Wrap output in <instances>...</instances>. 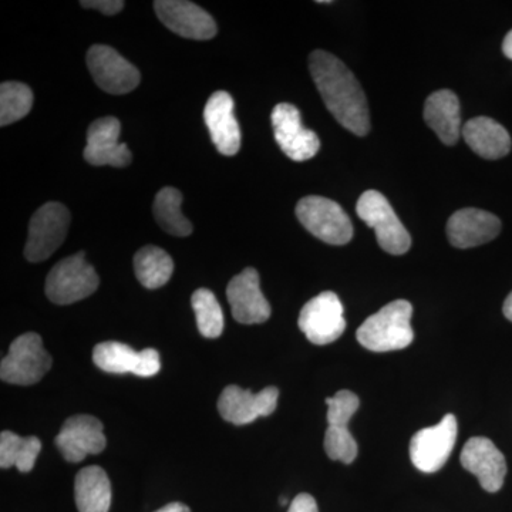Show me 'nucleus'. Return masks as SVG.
I'll return each instance as SVG.
<instances>
[{
	"instance_id": "obj_4",
	"label": "nucleus",
	"mask_w": 512,
	"mask_h": 512,
	"mask_svg": "<svg viewBox=\"0 0 512 512\" xmlns=\"http://www.w3.org/2000/svg\"><path fill=\"white\" fill-rule=\"evenodd\" d=\"M357 215L376 231L379 247L387 254L403 255L412 247V238L392 205L379 191L363 192L356 205Z\"/></svg>"
},
{
	"instance_id": "obj_15",
	"label": "nucleus",
	"mask_w": 512,
	"mask_h": 512,
	"mask_svg": "<svg viewBox=\"0 0 512 512\" xmlns=\"http://www.w3.org/2000/svg\"><path fill=\"white\" fill-rule=\"evenodd\" d=\"M93 362L103 372L114 375L133 373L140 377H153L161 369L160 353L156 349L136 352L120 342L99 343L93 350Z\"/></svg>"
},
{
	"instance_id": "obj_2",
	"label": "nucleus",
	"mask_w": 512,
	"mask_h": 512,
	"mask_svg": "<svg viewBox=\"0 0 512 512\" xmlns=\"http://www.w3.org/2000/svg\"><path fill=\"white\" fill-rule=\"evenodd\" d=\"M412 303L393 301L367 318L357 329V342L372 352H393L412 345Z\"/></svg>"
},
{
	"instance_id": "obj_1",
	"label": "nucleus",
	"mask_w": 512,
	"mask_h": 512,
	"mask_svg": "<svg viewBox=\"0 0 512 512\" xmlns=\"http://www.w3.org/2000/svg\"><path fill=\"white\" fill-rule=\"evenodd\" d=\"M309 70L323 103L340 126L366 136L370 131L366 94L345 63L325 50H315L309 56Z\"/></svg>"
},
{
	"instance_id": "obj_17",
	"label": "nucleus",
	"mask_w": 512,
	"mask_h": 512,
	"mask_svg": "<svg viewBox=\"0 0 512 512\" xmlns=\"http://www.w3.org/2000/svg\"><path fill=\"white\" fill-rule=\"evenodd\" d=\"M121 123L116 117H103L93 121L87 131L84 160L94 167L124 168L133 160L126 144L119 143Z\"/></svg>"
},
{
	"instance_id": "obj_14",
	"label": "nucleus",
	"mask_w": 512,
	"mask_h": 512,
	"mask_svg": "<svg viewBox=\"0 0 512 512\" xmlns=\"http://www.w3.org/2000/svg\"><path fill=\"white\" fill-rule=\"evenodd\" d=\"M279 390L265 387L259 393L241 389L239 386L225 387L218 400L222 419L235 426H245L258 417L271 416L278 406Z\"/></svg>"
},
{
	"instance_id": "obj_20",
	"label": "nucleus",
	"mask_w": 512,
	"mask_h": 512,
	"mask_svg": "<svg viewBox=\"0 0 512 512\" xmlns=\"http://www.w3.org/2000/svg\"><path fill=\"white\" fill-rule=\"evenodd\" d=\"M501 221L491 212L464 208L451 215L447 222V237L453 247H480L498 237Z\"/></svg>"
},
{
	"instance_id": "obj_23",
	"label": "nucleus",
	"mask_w": 512,
	"mask_h": 512,
	"mask_svg": "<svg viewBox=\"0 0 512 512\" xmlns=\"http://www.w3.org/2000/svg\"><path fill=\"white\" fill-rule=\"evenodd\" d=\"M463 137L468 147L485 160H498L511 151L510 134L490 117L467 121L463 127Z\"/></svg>"
},
{
	"instance_id": "obj_8",
	"label": "nucleus",
	"mask_w": 512,
	"mask_h": 512,
	"mask_svg": "<svg viewBox=\"0 0 512 512\" xmlns=\"http://www.w3.org/2000/svg\"><path fill=\"white\" fill-rule=\"evenodd\" d=\"M345 309L339 296L322 292L303 306L299 329L313 345L325 346L336 342L346 330Z\"/></svg>"
},
{
	"instance_id": "obj_5",
	"label": "nucleus",
	"mask_w": 512,
	"mask_h": 512,
	"mask_svg": "<svg viewBox=\"0 0 512 512\" xmlns=\"http://www.w3.org/2000/svg\"><path fill=\"white\" fill-rule=\"evenodd\" d=\"M296 217L303 227L329 245H346L353 237L352 221L338 202L329 198H302L296 205Z\"/></svg>"
},
{
	"instance_id": "obj_29",
	"label": "nucleus",
	"mask_w": 512,
	"mask_h": 512,
	"mask_svg": "<svg viewBox=\"0 0 512 512\" xmlns=\"http://www.w3.org/2000/svg\"><path fill=\"white\" fill-rule=\"evenodd\" d=\"M33 93L26 84L6 82L0 86V126L6 127L28 116Z\"/></svg>"
},
{
	"instance_id": "obj_30",
	"label": "nucleus",
	"mask_w": 512,
	"mask_h": 512,
	"mask_svg": "<svg viewBox=\"0 0 512 512\" xmlns=\"http://www.w3.org/2000/svg\"><path fill=\"white\" fill-rule=\"evenodd\" d=\"M84 9H96L106 16L117 15L124 8V2L121 0H86L80 2Z\"/></svg>"
},
{
	"instance_id": "obj_31",
	"label": "nucleus",
	"mask_w": 512,
	"mask_h": 512,
	"mask_svg": "<svg viewBox=\"0 0 512 512\" xmlns=\"http://www.w3.org/2000/svg\"><path fill=\"white\" fill-rule=\"evenodd\" d=\"M288 512H319V510L318 504H316L315 498L312 495L299 494L293 498Z\"/></svg>"
},
{
	"instance_id": "obj_21",
	"label": "nucleus",
	"mask_w": 512,
	"mask_h": 512,
	"mask_svg": "<svg viewBox=\"0 0 512 512\" xmlns=\"http://www.w3.org/2000/svg\"><path fill=\"white\" fill-rule=\"evenodd\" d=\"M234 110V99L227 92L212 94L204 109L205 124L222 156H235L241 148V128Z\"/></svg>"
},
{
	"instance_id": "obj_27",
	"label": "nucleus",
	"mask_w": 512,
	"mask_h": 512,
	"mask_svg": "<svg viewBox=\"0 0 512 512\" xmlns=\"http://www.w3.org/2000/svg\"><path fill=\"white\" fill-rule=\"evenodd\" d=\"M181 204H183V194L177 188H161L154 200V217L158 225L168 234L181 238L190 237L192 225L184 217Z\"/></svg>"
},
{
	"instance_id": "obj_18",
	"label": "nucleus",
	"mask_w": 512,
	"mask_h": 512,
	"mask_svg": "<svg viewBox=\"0 0 512 512\" xmlns=\"http://www.w3.org/2000/svg\"><path fill=\"white\" fill-rule=\"evenodd\" d=\"M227 298L235 320L244 325H258L271 318V305L259 285V275L247 268L234 276L227 288Z\"/></svg>"
},
{
	"instance_id": "obj_24",
	"label": "nucleus",
	"mask_w": 512,
	"mask_h": 512,
	"mask_svg": "<svg viewBox=\"0 0 512 512\" xmlns=\"http://www.w3.org/2000/svg\"><path fill=\"white\" fill-rule=\"evenodd\" d=\"M74 500L80 512H109L111 484L101 467L83 468L74 481Z\"/></svg>"
},
{
	"instance_id": "obj_3",
	"label": "nucleus",
	"mask_w": 512,
	"mask_h": 512,
	"mask_svg": "<svg viewBox=\"0 0 512 512\" xmlns=\"http://www.w3.org/2000/svg\"><path fill=\"white\" fill-rule=\"evenodd\" d=\"M100 279L86 254L69 256L57 262L46 279V295L56 305H72L89 298L99 288Z\"/></svg>"
},
{
	"instance_id": "obj_9",
	"label": "nucleus",
	"mask_w": 512,
	"mask_h": 512,
	"mask_svg": "<svg viewBox=\"0 0 512 512\" xmlns=\"http://www.w3.org/2000/svg\"><path fill=\"white\" fill-rule=\"evenodd\" d=\"M328 404V430L325 434V451L329 458L352 464L359 447L348 429L350 419L360 407L359 397L349 390H340L326 399Z\"/></svg>"
},
{
	"instance_id": "obj_16",
	"label": "nucleus",
	"mask_w": 512,
	"mask_h": 512,
	"mask_svg": "<svg viewBox=\"0 0 512 512\" xmlns=\"http://www.w3.org/2000/svg\"><path fill=\"white\" fill-rule=\"evenodd\" d=\"M158 19L171 32L192 40H210L217 35V23L210 13L187 0H157Z\"/></svg>"
},
{
	"instance_id": "obj_6",
	"label": "nucleus",
	"mask_w": 512,
	"mask_h": 512,
	"mask_svg": "<svg viewBox=\"0 0 512 512\" xmlns=\"http://www.w3.org/2000/svg\"><path fill=\"white\" fill-rule=\"evenodd\" d=\"M52 363L42 338L37 333H25L10 345L8 355L3 357L0 377L6 383L30 386L43 379Z\"/></svg>"
},
{
	"instance_id": "obj_34",
	"label": "nucleus",
	"mask_w": 512,
	"mask_h": 512,
	"mask_svg": "<svg viewBox=\"0 0 512 512\" xmlns=\"http://www.w3.org/2000/svg\"><path fill=\"white\" fill-rule=\"evenodd\" d=\"M503 312L505 318L510 320L512 322V292L510 295H508V298L505 299L504 306H503Z\"/></svg>"
},
{
	"instance_id": "obj_11",
	"label": "nucleus",
	"mask_w": 512,
	"mask_h": 512,
	"mask_svg": "<svg viewBox=\"0 0 512 512\" xmlns=\"http://www.w3.org/2000/svg\"><path fill=\"white\" fill-rule=\"evenodd\" d=\"M87 67L94 83L110 94H127L137 89L141 74L113 47L94 45L87 52Z\"/></svg>"
},
{
	"instance_id": "obj_13",
	"label": "nucleus",
	"mask_w": 512,
	"mask_h": 512,
	"mask_svg": "<svg viewBox=\"0 0 512 512\" xmlns=\"http://www.w3.org/2000/svg\"><path fill=\"white\" fill-rule=\"evenodd\" d=\"M103 429V424L96 417L79 414L64 421L55 443L69 463H80L90 454L96 456L106 448Z\"/></svg>"
},
{
	"instance_id": "obj_33",
	"label": "nucleus",
	"mask_w": 512,
	"mask_h": 512,
	"mask_svg": "<svg viewBox=\"0 0 512 512\" xmlns=\"http://www.w3.org/2000/svg\"><path fill=\"white\" fill-rule=\"evenodd\" d=\"M503 52L504 55L508 57V59L512 60V30L505 36L503 42Z\"/></svg>"
},
{
	"instance_id": "obj_32",
	"label": "nucleus",
	"mask_w": 512,
	"mask_h": 512,
	"mask_svg": "<svg viewBox=\"0 0 512 512\" xmlns=\"http://www.w3.org/2000/svg\"><path fill=\"white\" fill-rule=\"evenodd\" d=\"M154 512H191V510L187 507V505L181 503H171Z\"/></svg>"
},
{
	"instance_id": "obj_25",
	"label": "nucleus",
	"mask_w": 512,
	"mask_h": 512,
	"mask_svg": "<svg viewBox=\"0 0 512 512\" xmlns=\"http://www.w3.org/2000/svg\"><path fill=\"white\" fill-rule=\"evenodd\" d=\"M134 272L144 288L158 289L173 276L174 262L164 249L147 245L134 256Z\"/></svg>"
},
{
	"instance_id": "obj_10",
	"label": "nucleus",
	"mask_w": 512,
	"mask_h": 512,
	"mask_svg": "<svg viewBox=\"0 0 512 512\" xmlns=\"http://www.w3.org/2000/svg\"><path fill=\"white\" fill-rule=\"evenodd\" d=\"M458 424L447 414L436 426L417 431L410 441V458L421 473L433 474L444 467L456 446Z\"/></svg>"
},
{
	"instance_id": "obj_22",
	"label": "nucleus",
	"mask_w": 512,
	"mask_h": 512,
	"mask_svg": "<svg viewBox=\"0 0 512 512\" xmlns=\"http://www.w3.org/2000/svg\"><path fill=\"white\" fill-rule=\"evenodd\" d=\"M424 120L446 146H454L461 134L460 101L451 90L430 94L424 106Z\"/></svg>"
},
{
	"instance_id": "obj_19",
	"label": "nucleus",
	"mask_w": 512,
	"mask_h": 512,
	"mask_svg": "<svg viewBox=\"0 0 512 512\" xmlns=\"http://www.w3.org/2000/svg\"><path fill=\"white\" fill-rule=\"evenodd\" d=\"M460 460L461 466L474 474L488 493H497L503 488L507 461L490 439L473 437L468 440L461 451Z\"/></svg>"
},
{
	"instance_id": "obj_26",
	"label": "nucleus",
	"mask_w": 512,
	"mask_h": 512,
	"mask_svg": "<svg viewBox=\"0 0 512 512\" xmlns=\"http://www.w3.org/2000/svg\"><path fill=\"white\" fill-rule=\"evenodd\" d=\"M42 450V441L35 436L20 437L12 431L0 434V467H16L20 473H29L35 467Z\"/></svg>"
},
{
	"instance_id": "obj_7",
	"label": "nucleus",
	"mask_w": 512,
	"mask_h": 512,
	"mask_svg": "<svg viewBox=\"0 0 512 512\" xmlns=\"http://www.w3.org/2000/svg\"><path fill=\"white\" fill-rule=\"evenodd\" d=\"M70 212L60 202H47L33 214L29 222L25 256L29 262H43L50 258L67 237Z\"/></svg>"
},
{
	"instance_id": "obj_12",
	"label": "nucleus",
	"mask_w": 512,
	"mask_h": 512,
	"mask_svg": "<svg viewBox=\"0 0 512 512\" xmlns=\"http://www.w3.org/2000/svg\"><path fill=\"white\" fill-rule=\"evenodd\" d=\"M271 120L276 143L291 160L301 163L318 154L319 137L315 131L303 126L301 113L295 106L278 104L272 111Z\"/></svg>"
},
{
	"instance_id": "obj_28",
	"label": "nucleus",
	"mask_w": 512,
	"mask_h": 512,
	"mask_svg": "<svg viewBox=\"0 0 512 512\" xmlns=\"http://www.w3.org/2000/svg\"><path fill=\"white\" fill-rule=\"evenodd\" d=\"M191 305L201 335L207 339L220 338L224 332V313L214 293L210 289H197L192 293Z\"/></svg>"
}]
</instances>
